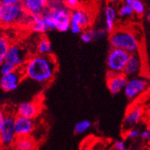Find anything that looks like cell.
Returning <instances> with one entry per match:
<instances>
[{"label":"cell","instance_id":"6da1fadb","mask_svg":"<svg viewBox=\"0 0 150 150\" xmlns=\"http://www.w3.org/2000/svg\"><path fill=\"white\" fill-rule=\"evenodd\" d=\"M25 78L39 84L50 83L58 69V63L53 54L30 56L21 68Z\"/></svg>","mask_w":150,"mask_h":150},{"label":"cell","instance_id":"7a4b0ae2","mask_svg":"<svg viewBox=\"0 0 150 150\" xmlns=\"http://www.w3.org/2000/svg\"><path fill=\"white\" fill-rule=\"evenodd\" d=\"M71 9L66 5L56 3L49 6L42 15L48 30H56L59 32H67L70 28Z\"/></svg>","mask_w":150,"mask_h":150},{"label":"cell","instance_id":"3957f363","mask_svg":"<svg viewBox=\"0 0 150 150\" xmlns=\"http://www.w3.org/2000/svg\"><path fill=\"white\" fill-rule=\"evenodd\" d=\"M109 44L113 48L124 50L129 54L138 53L139 42L133 31L127 28H118L109 34Z\"/></svg>","mask_w":150,"mask_h":150},{"label":"cell","instance_id":"277c9868","mask_svg":"<svg viewBox=\"0 0 150 150\" xmlns=\"http://www.w3.org/2000/svg\"><path fill=\"white\" fill-rule=\"evenodd\" d=\"M30 15L25 11L21 4H0V25L2 26L23 25L28 27Z\"/></svg>","mask_w":150,"mask_h":150},{"label":"cell","instance_id":"5b68a950","mask_svg":"<svg viewBox=\"0 0 150 150\" xmlns=\"http://www.w3.org/2000/svg\"><path fill=\"white\" fill-rule=\"evenodd\" d=\"M28 58L27 51L21 45L11 44L8 50L6 59L0 65V76L21 69Z\"/></svg>","mask_w":150,"mask_h":150},{"label":"cell","instance_id":"8992f818","mask_svg":"<svg viewBox=\"0 0 150 150\" xmlns=\"http://www.w3.org/2000/svg\"><path fill=\"white\" fill-rule=\"evenodd\" d=\"M129 56L130 54L124 50L110 48L106 58L108 72L112 73H124Z\"/></svg>","mask_w":150,"mask_h":150},{"label":"cell","instance_id":"52a82bcc","mask_svg":"<svg viewBox=\"0 0 150 150\" xmlns=\"http://www.w3.org/2000/svg\"><path fill=\"white\" fill-rule=\"evenodd\" d=\"M91 15L87 10L77 8L71 11L70 30L73 34H81L83 30L88 29L91 25Z\"/></svg>","mask_w":150,"mask_h":150},{"label":"cell","instance_id":"ba28073f","mask_svg":"<svg viewBox=\"0 0 150 150\" xmlns=\"http://www.w3.org/2000/svg\"><path fill=\"white\" fill-rule=\"evenodd\" d=\"M148 87L149 82L146 79L139 76H134L128 78L127 82L123 91L128 100L133 101L145 92Z\"/></svg>","mask_w":150,"mask_h":150},{"label":"cell","instance_id":"9c48e42d","mask_svg":"<svg viewBox=\"0 0 150 150\" xmlns=\"http://www.w3.org/2000/svg\"><path fill=\"white\" fill-rule=\"evenodd\" d=\"M15 117L11 114H6L3 124L0 131V144L2 146L8 147L12 146L16 139V134L14 128Z\"/></svg>","mask_w":150,"mask_h":150},{"label":"cell","instance_id":"30bf717a","mask_svg":"<svg viewBox=\"0 0 150 150\" xmlns=\"http://www.w3.org/2000/svg\"><path fill=\"white\" fill-rule=\"evenodd\" d=\"M23 79H25V76L21 69L0 76V88L6 92L15 91Z\"/></svg>","mask_w":150,"mask_h":150},{"label":"cell","instance_id":"8fae6325","mask_svg":"<svg viewBox=\"0 0 150 150\" xmlns=\"http://www.w3.org/2000/svg\"><path fill=\"white\" fill-rule=\"evenodd\" d=\"M42 106L43 105L40 101L38 100L22 102L18 105L16 108V115L34 120L40 115Z\"/></svg>","mask_w":150,"mask_h":150},{"label":"cell","instance_id":"7c38bea8","mask_svg":"<svg viewBox=\"0 0 150 150\" xmlns=\"http://www.w3.org/2000/svg\"><path fill=\"white\" fill-rule=\"evenodd\" d=\"M127 80L128 78L124 73L107 72V87L112 95H117L120 93L124 90Z\"/></svg>","mask_w":150,"mask_h":150},{"label":"cell","instance_id":"4fadbf2b","mask_svg":"<svg viewBox=\"0 0 150 150\" xmlns=\"http://www.w3.org/2000/svg\"><path fill=\"white\" fill-rule=\"evenodd\" d=\"M14 128L16 137L30 136L35 129V121L33 119L15 115Z\"/></svg>","mask_w":150,"mask_h":150},{"label":"cell","instance_id":"5bb4252c","mask_svg":"<svg viewBox=\"0 0 150 150\" xmlns=\"http://www.w3.org/2000/svg\"><path fill=\"white\" fill-rule=\"evenodd\" d=\"M21 6L30 15H41L49 7L50 0H22Z\"/></svg>","mask_w":150,"mask_h":150},{"label":"cell","instance_id":"9a60e30c","mask_svg":"<svg viewBox=\"0 0 150 150\" xmlns=\"http://www.w3.org/2000/svg\"><path fill=\"white\" fill-rule=\"evenodd\" d=\"M142 109L138 105L130 107L126 113L123 121V127L124 131L134 128L135 126L139 124L142 117Z\"/></svg>","mask_w":150,"mask_h":150},{"label":"cell","instance_id":"2e32d148","mask_svg":"<svg viewBox=\"0 0 150 150\" xmlns=\"http://www.w3.org/2000/svg\"><path fill=\"white\" fill-rule=\"evenodd\" d=\"M142 68V60L141 57L138 53L130 54L125 69L124 71V74L127 78H131L134 76H137L140 72Z\"/></svg>","mask_w":150,"mask_h":150},{"label":"cell","instance_id":"e0dca14e","mask_svg":"<svg viewBox=\"0 0 150 150\" xmlns=\"http://www.w3.org/2000/svg\"><path fill=\"white\" fill-rule=\"evenodd\" d=\"M12 147L14 150H37L38 143L31 136L17 137Z\"/></svg>","mask_w":150,"mask_h":150},{"label":"cell","instance_id":"ac0fdd59","mask_svg":"<svg viewBox=\"0 0 150 150\" xmlns=\"http://www.w3.org/2000/svg\"><path fill=\"white\" fill-rule=\"evenodd\" d=\"M117 17V11L113 5L107 6L105 10V29L110 34L115 29L116 20Z\"/></svg>","mask_w":150,"mask_h":150},{"label":"cell","instance_id":"d6986e66","mask_svg":"<svg viewBox=\"0 0 150 150\" xmlns=\"http://www.w3.org/2000/svg\"><path fill=\"white\" fill-rule=\"evenodd\" d=\"M28 28L34 33L44 34L48 31L41 15H30V21Z\"/></svg>","mask_w":150,"mask_h":150},{"label":"cell","instance_id":"ffe728a7","mask_svg":"<svg viewBox=\"0 0 150 150\" xmlns=\"http://www.w3.org/2000/svg\"><path fill=\"white\" fill-rule=\"evenodd\" d=\"M52 49H53V47H52L51 42L50 41V40L47 37L44 36L40 38L36 47L38 54L49 55V54L52 53Z\"/></svg>","mask_w":150,"mask_h":150},{"label":"cell","instance_id":"44dd1931","mask_svg":"<svg viewBox=\"0 0 150 150\" xmlns=\"http://www.w3.org/2000/svg\"><path fill=\"white\" fill-rule=\"evenodd\" d=\"M11 43L7 37L3 34H0V65L2 64L6 59L8 50L9 48Z\"/></svg>","mask_w":150,"mask_h":150},{"label":"cell","instance_id":"7402d4cb","mask_svg":"<svg viewBox=\"0 0 150 150\" xmlns=\"http://www.w3.org/2000/svg\"><path fill=\"white\" fill-rule=\"evenodd\" d=\"M92 126V123L88 120H83L76 123L74 126V133L77 135L83 134L88 130H89L90 128Z\"/></svg>","mask_w":150,"mask_h":150},{"label":"cell","instance_id":"603a6c76","mask_svg":"<svg viewBox=\"0 0 150 150\" xmlns=\"http://www.w3.org/2000/svg\"><path fill=\"white\" fill-rule=\"evenodd\" d=\"M117 14L120 18H123L131 17L134 14L131 4L124 3L123 5H121L118 9Z\"/></svg>","mask_w":150,"mask_h":150},{"label":"cell","instance_id":"cb8c5ba5","mask_svg":"<svg viewBox=\"0 0 150 150\" xmlns=\"http://www.w3.org/2000/svg\"><path fill=\"white\" fill-rule=\"evenodd\" d=\"M131 6L134 13L139 16H142L144 15L145 11H146V6L142 0H133V2L131 3Z\"/></svg>","mask_w":150,"mask_h":150},{"label":"cell","instance_id":"d4e9b609","mask_svg":"<svg viewBox=\"0 0 150 150\" xmlns=\"http://www.w3.org/2000/svg\"><path fill=\"white\" fill-rule=\"evenodd\" d=\"M80 39L85 44H89L91 42L94 41L93 34L91 28H88L83 30L81 34H80Z\"/></svg>","mask_w":150,"mask_h":150},{"label":"cell","instance_id":"484cf974","mask_svg":"<svg viewBox=\"0 0 150 150\" xmlns=\"http://www.w3.org/2000/svg\"><path fill=\"white\" fill-rule=\"evenodd\" d=\"M94 41L101 40L107 35L108 32L105 28H91Z\"/></svg>","mask_w":150,"mask_h":150},{"label":"cell","instance_id":"4316f807","mask_svg":"<svg viewBox=\"0 0 150 150\" xmlns=\"http://www.w3.org/2000/svg\"><path fill=\"white\" fill-rule=\"evenodd\" d=\"M141 132L139 129L132 128L125 131V138L127 139H135L140 137Z\"/></svg>","mask_w":150,"mask_h":150},{"label":"cell","instance_id":"83f0119b","mask_svg":"<svg viewBox=\"0 0 150 150\" xmlns=\"http://www.w3.org/2000/svg\"><path fill=\"white\" fill-rule=\"evenodd\" d=\"M65 5L69 9H75L77 8L79 5V0H65Z\"/></svg>","mask_w":150,"mask_h":150},{"label":"cell","instance_id":"f1b7e54d","mask_svg":"<svg viewBox=\"0 0 150 150\" xmlns=\"http://www.w3.org/2000/svg\"><path fill=\"white\" fill-rule=\"evenodd\" d=\"M114 147L117 150H124L126 148V145L124 140H117L114 143Z\"/></svg>","mask_w":150,"mask_h":150},{"label":"cell","instance_id":"f546056e","mask_svg":"<svg viewBox=\"0 0 150 150\" xmlns=\"http://www.w3.org/2000/svg\"><path fill=\"white\" fill-rule=\"evenodd\" d=\"M22 0H0V4L4 5H15V4H21Z\"/></svg>","mask_w":150,"mask_h":150},{"label":"cell","instance_id":"4dcf8cb0","mask_svg":"<svg viewBox=\"0 0 150 150\" xmlns=\"http://www.w3.org/2000/svg\"><path fill=\"white\" fill-rule=\"evenodd\" d=\"M6 113L4 111L3 109L0 107V131H1V129H2V124H3L4 119H5V117H6Z\"/></svg>","mask_w":150,"mask_h":150},{"label":"cell","instance_id":"1f68e13d","mask_svg":"<svg viewBox=\"0 0 150 150\" xmlns=\"http://www.w3.org/2000/svg\"><path fill=\"white\" fill-rule=\"evenodd\" d=\"M140 137L142 139L149 141L150 143V134L149 133V132L147 130H144V131L142 132L140 134Z\"/></svg>","mask_w":150,"mask_h":150},{"label":"cell","instance_id":"d6a6232c","mask_svg":"<svg viewBox=\"0 0 150 150\" xmlns=\"http://www.w3.org/2000/svg\"><path fill=\"white\" fill-rule=\"evenodd\" d=\"M124 3H127V4H131L132 2H133V0H124Z\"/></svg>","mask_w":150,"mask_h":150},{"label":"cell","instance_id":"836d02e7","mask_svg":"<svg viewBox=\"0 0 150 150\" xmlns=\"http://www.w3.org/2000/svg\"><path fill=\"white\" fill-rule=\"evenodd\" d=\"M147 19H148V21L150 22V11L147 13Z\"/></svg>","mask_w":150,"mask_h":150},{"label":"cell","instance_id":"e575fe53","mask_svg":"<svg viewBox=\"0 0 150 150\" xmlns=\"http://www.w3.org/2000/svg\"><path fill=\"white\" fill-rule=\"evenodd\" d=\"M111 3H116L117 2L118 0H109Z\"/></svg>","mask_w":150,"mask_h":150},{"label":"cell","instance_id":"d590c367","mask_svg":"<svg viewBox=\"0 0 150 150\" xmlns=\"http://www.w3.org/2000/svg\"><path fill=\"white\" fill-rule=\"evenodd\" d=\"M124 150H132L131 148H129V147H126Z\"/></svg>","mask_w":150,"mask_h":150},{"label":"cell","instance_id":"8d00e7d4","mask_svg":"<svg viewBox=\"0 0 150 150\" xmlns=\"http://www.w3.org/2000/svg\"><path fill=\"white\" fill-rule=\"evenodd\" d=\"M147 131H148L149 133V134H150V125H149V127L148 129H147Z\"/></svg>","mask_w":150,"mask_h":150},{"label":"cell","instance_id":"74e56055","mask_svg":"<svg viewBox=\"0 0 150 150\" xmlns=\"http://www.w3.org/2000/svg\"><path fill=\"white\" fill-rule=\"evenodd\" d=\"M94 150H103V149L101 148H98V149H94Z\"/></svg>","mask_w":150,"mask_h":150},{"label":"cell","instance_id":"f35d334b","mask_svg":"<svg viewBox=\"0 0 150 150\" xmlns=\"http://www.w3.org/2000/svg\"><path fill=\"white\" fill-rule=\"evenodd\" d=\"M149 150H150V143H149Z\"/></svg>","mask_w":150,"mask_h":150},{"label":"cell","instance_id":"ab89813d","mask_svg":"<svg viewBox=\"0 0 150 150\" xmlns=\"http://www.w3.org/2000/svg\"><path fill=\"white\" fill-rule=\"evenodd\" d=\"M110 150H117V149H115L114 148V149H110Z\"/></svg>","mask_w":150,"mask_h":150}]
</instances>
